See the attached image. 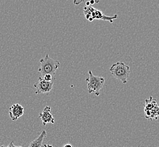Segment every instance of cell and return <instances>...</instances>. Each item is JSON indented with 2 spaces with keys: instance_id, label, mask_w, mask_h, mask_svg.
Returning <instances> with one entry per match:
<instances>
[{
  "instance_id": "obj_15",
  "label": "cell",
  "mask_w": 159,
  "mask_h": 147,
  "mask_svg": "<svg viewBox=\"0 0 159 147\" xmlns=\"http://www.w3.org/2000/svg\"><path fill=\"white\" fill-rule=\"evenodd\" d=\"M89 5H91L89 1H88L87 2H86V6H89Z\"/></svg>"
},
{
  "instance_id": "obj_11",
  "label": "cell",
  "mask_w": 159,
  "mask_h": 147,
  "mask_svg": "<svg viewBox=\"0 0 159 147\" xmlns=\"http://www.w3.org/2000/svg\"><path fill=\"white\" fill-rule=\"evenodd\" d=\"M13 143H14L13 141H12V142H11V143H10V144L9 145H7V147H17L16 145H14V144H13Z\"/></svg>"
},
{
  "instance_id": "obj_3",
  "label": "cell",
  "mask_w": 159,
  "mask_h": 147,
  "mask_svg": "<svg viewBox=\"0 0 159 147\" xmlns=\"http://www.w3.org/2000/svg\"><path fill=\"white\" fill-rule=\"evenodd\" d=\"M111 75L116 79L121 81L123 84L128 83L130 74V68L123 62H117L112 64L110 69Z\"/></svg>"
},
{
  "instance_id": "obj_1",
  "label": "cell",
  "mask_w": 159,
  "mask_h": 147,
  "mask_svg": "<svg viewBox=\"0 0 159 147\" xmlns=\"http://www.w3.org/2000/svg\"><path fill=\"white\" fill-rule=\"evenodd\" d=\"M83 12L85 18L89 21H93L94 19H97L109 21L111 23H112L114 20L118 18V16L117 14L111 17L106 16L101 10L97 9L90 5L85 6Z\"/></svg>"
},
{
  "instance_id": "obj_8",
  "label": "cell",
  "mask_w": 159,
  "mask_h": 147,
  "mask_svg": "<svg viewBox=\"0 0 159 147\" xmlns=\"http://www.w3.org/2000/svg\"><path fill=\"white\" fill-rule=\"evenodd\" d=\"M46 131L44 130L41 132L39 136L36 139H34V141H32L31 144H30L29 147H40L43 145V141L44 140L45 138H46Z\"/></svg>"
},
{
  "instance_id": "obj_7",
  "label": "cell",
  "mask_w": 159,
  "mask_h": 147,
  "mask_svg": "<svg viewBox=\"0 0 159 147\" xmlns=\"http://www.w3.org/2000/svg\"><path fill=\"white\" fill-rule=\"evenodd\" d=\"M39 118L42 121L43 125L46 126L48 123L54 125L55 123V120L51 113V107L46 106L44 107L43 112L39 114Z\"/></svg>"
},
{
  "instance_id": "obj_14",
  "label": "cell",
  "mask_w": 159,
  "mask_h": 147,
  "mask_svg": "<svg viewBox=\"0 0 159 147\" xmlns=\"http://www.w3.org/2000/svg\"><path fill=\"white\" fill-rule=\"evenodd\" d=\"M42 147H52V145H50V144H44V145H42Z\"/></svg>"
},
{
  "instance_id": "obj_5",
  "label": "cell",
  "mask_w": 159,
  "mask_h": 147,
  "mask_svg": "<svg viewBox=\"0 0 159 147\" xmlns=\"http://www.w3.org/2000/svg\"><path fill=\"white\" fill-rule=\"evenodd\" d=\"M55 80L46 81L43 77H40L37 83L34 84V87L36 89L35 94H48L52 91Z\"/></svg>"
},
{
  "instance_id": "obj_4",
  "label": "cell",
  "mask_w": 159,
  "mask_h": 147,
  "mask_svg": "<svg viewBox=\"0 0 159 147\" xmlns=\"http://www.w3.org/2000/svg\"><path fill=\"white\" fill-rule=\"evenodd\" d=\"M85 80L87 82V88L89 94L94 93L96 96H99L100 91L104 85V78L94 75L92 71L89 70V77Z\"/></svg>"
},
{
  "instance_id": "obj_10",
  "label": "cell",
  "mask_w": 159,
  "mask_h": 147,
  "mask_svg": "<svg viewBox=\"0 0 159 147\" xmlns=\"http://www.w3.org/2000/svg\"><path fill=\"white\" fill-rule=\"evenodd\" d=\"M85 2V0H74V4L75 5H79L81 3H84Z\"/></svg>"
},
{
  "instance_id": "obj_2",
  "label": "cell",
  "mask_w": 159,
  "mask_h": 147,
  "mask_svg": "<svg viewBox=\"0 0 159 147\" xmlns=\"http://www.w3.org/2000/svg\"><path fill=\"white\" fill-rule=\"evenodd\" d=\"M40 62V67L38 71L41 74L42 77L47 74L55 76L56 71L61 66L60 62L50 57L48 54H46L45 57L41 58Z\"/></svg>"
},
{
  "instance_id": "obj_9",
  "label": "cell",
  "mask_w": 159,
  "mask_h": 147,
  "mask_svg": "<svg viewBox=\"0 0 159 147\" xmlns=\"http://www.w3.org/2000/svg\"><path fill=\"white\" fill-rule=\"evenodd\" d=\"M43 78L46 81H49H49H52V80H55V76H53L52 75L49 74L44 75Z\"/></svg>"
},
{
  "instance_id": "obj_13",
  "label": "cell",
  "mask_w": 159,
  "mask_h": 147,
  "mask_svg": "<svg viewBox=\"0 0 159 147\" xmlns=\"http://www.w3.org/2000/svg\"><path fill=\"white\" fill-rule=\"evenodd\" d=\"M89 2H90V5H94V4H95V0H90Z\"/></svg>"
},
{
  "instance_id": "obj_6",
  "label": "cell",
  "mask_w": 159,
  "mask_h": 147,
  "mask_svg": "<svg viewBox=\"0 0 159 147\" xmlns=\"http://www.w3.org/2000/svg\"><path fill=\"white\" fill-rule=\"evenodd\" d=\"M25 109L18 103L12 105L9 107V116L12 121H16L19 118L23 116Z\"/></svg>"
},
{
  "instance_id": "obj_12",
  "label": "cell",
  "mask_w": 159,
  "mask_h": 147,
  "mask_svg": "<svg viewBox=\"0 0 159 147\" xmlns=\"http://www.w3.org/2000/svg\"><path fill=\"white\" fill-rule=\"evenodd\" d=\"M63 147H72V145H71V144H70V143H67V144H65L63 145Z\"/></svg>"
},
{
  "instance_id": "obj_16",
  "label": "cell",
  "mask_w": 159,
  "mask_h": 147,
  "mask_svg": "<svg viewBox=\"0 0 159 147\" xmlns=\"http://www.w3.org/2000/svg\"><path fill=\"white\" fill-rule=\"evenodd\" d=\"M95 3L98 4L99 2V0H95Z\"/></svg>"
}]
</instances>
